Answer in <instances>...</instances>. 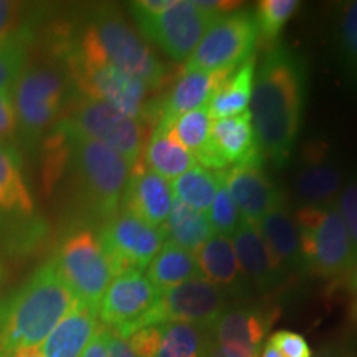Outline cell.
Instances as JSON below:
<instances>
[{"instance_id": "7a4b0ae2", "label": "cell", "mask_w": 357, "mask_h": 357, "mask_svg": "<svg viewBox=\"0 0 357 357\" xmlns=\"http://www.w3.org/2000/svg\"><path fill=\"white\" fill-rule=\"evenodd\" d=\"M48 149L53 155L52 167H70L84 205L96 217L106 222L121 211L131 174V166L121 155L84 136L63 118L53 126Z\"/></svg>"}, {"instance_id": "52a82bcc", "label": "cell", "mask_w": 357, "mask_h": 357, "mask_svg": "<svg viewBox=\"0 0 357 357\" xmlns=\"http://www.w3.org/2000/svg\"><path fill=\"white\" fill-rule=\"evenodd\" d=\"M50 261L78 301L95 310L100 307L114 275L98 234L89 229L70 231Z\"/></svg>"}, {"instance_id": "8992f818", "label": "cell", "mask_w": 357, "mask_h": 357, "mask_svg": "<svg viewBox=\"0 0 357 357\" xmlns=\"http://www.w3.org/2000/svg\"><path fill=\"white\" fill-rule=\"evenodd\" d=\"M66 83L56 70L30 65L13 84L17 131L26 146H35L48 129L60 121L68 101Z\"/></svg>"}, {"instance_id": "d4e9b609", "label": "cell", "mask_w": 357, "mask_h": 357, "mask_svg": "<svg viewBox=\"0 0 357 357\" xmlns=\"http://www.w3.org/2000/svg\"><path fill=\"white\" fill-rule=\"evenodd\" d=\"M257 229L276 261L287 273L293 270H303L300 234L294 215L289 212L287 204L281 202L276 205L273 211L263 217Z\"/></svg>"}, {"instance_id": "7c38bea8", "label": "cell", "mask_w": 357, "mask_h": 357, "mask_svg": "<svg viewBox=\"0 0 357 357\" xmlns=\"http://www.w3.org/2000/svg\"><path fill=\"white\" fill-rule=\"evenodd\" d=\"M141 33L158 45L174 61L189 60L207 29L217 17L200 10L195 0H177L158 15L132 13Z\"/></svg>"}, {"instance_id": "d590c367", "label": "cell", "mask_w": 357, "mask_h": 357, "mask_svg": "<svg viewBox=\"0 0 357 357\" xmlns=\"http://www.w3.org/2000/svg\"><path fill=\"white\" fill-rule=\"evenodd\" d=\"M218 181H220V177H218ZM205 215H207L208 223H211L215 235L231 236L236 231V229L242 225V217H240L238 208H236L234 199H231V195L225 189L222 181L220 185H218L215 197H213V202L208 207Z\"/></svg>"}, {"instance_id": "4fadbf2b", "label": "cell", "mask_w": 357, "mask_h": 357, "mask_svg": "<svg viewBox=\"0 0 357 357\" xmlns=\"http://www.w3.org/2000/svg\"><path fill=\"white\" fill-rule=\"evenodd\" d=\"M98 238L114 276L129 270H146L166 243L159 229L123 211L102 223Z\"/></svg>"}, {"instance_id": "4316f807", "label": "cell", "mask_w": 357, "mask_h": 357, "mask_svg": "<svg viewBox=\"0 0 357 357\" xmlns=\"http://www.w3.org/2000/svg\"><path fill=\"white\" fill-rule=\"evenodd\" d=\"M255 55L245 60L242 65L230 75L207 105L212 119H223L230 116L242 114L247 111L253 95L255 83Z\"/></svg>"}, {"instance_id": "836d02e7", "label": "cell", "mask_w": 357, "mask_h": 357, "mask_svg": "<svg viewBox=\"0 0 357 357\" xmlns=\"http://www.w3.org/2000/svg\"><path fill=\"white\" fill-rule=\"evenodd\" d=\"M30 29L0 43V88H13L20 75L29 66Z\"/></svg>"}, {"instance_id": "8fae6325", "label": "cell", "mask_w": 357, "mask_h": 357, "mask_svg": "<svg viewBox=\"0 0 357 357\" xmlns=\"http://www.w3.org/2000/svg\"><path fill=\"white\" fill-rule=\"evenodd\" d=\"M229 305V294L204 278H192L160 291L159 301L141 328L166 323H185L211 331ZM139 328V329H141Z\"/></svg>"}, {"instance_id": "ac0fdd59", "label": "cell", "mask_w": 357, "mask_h": 357, "mask_svg": "<svg viewBox=\"0 0 357 357\" xmlns=\"http://www.w3.org/2000/svg\"><path fill=\"white\" fill-rule=\"evenodd\" d=\"M172 202L171 182L149 171L139 160L124 187L121 211L160 230L171 213Z\"/></svg>"}, {"instance_id": "ffe728a7", "label": "cell", "mask_w": 357, "mask_h": 357, "mask_svg": "<svg viewBox=\"0 0 357 357\" xmlns=\"http://www.w3.org/2000/svg\"><path fill=\"white\" fill-rule=\"evenodd\" d=\"M235 70L202 71L184 68L174 83L171 93L160 101L159 119L164 118L172 121L194 109L207 108L213 95Z\"/></svg>"}, {"instance_id": "9a60e30c", "label": "cell", "mask_w": 357, "mask_h": 357, "mask_svg": "<svg viewBox=\"0 0 357 357\" xmlns=\"http://www.w3.org/2000/svg\"><path fill=\"white\" fill-rule=\"evenodd\" d=\"M195 160L212 172L225 171L240 164L263 162L250 111L213 119L207 146L195 155Z\"/></svg>"}, {"instance_id": "5bb4252c", "label": "cell", "mask_w": 357, "mask_h": 357, "mask_svg": "<svg viewBox=\"0 0 357 357\" xmlns=\"http://www.w3.org/2000/svg\"><path fill=\"white\" fill-rule=\"evenodd\" d=\"M160 291L142 271L129 270L114 276L98 307L102 326L129 337L141 328L159 301Z\"/></svg>"}, {"instance_id": "f1b7e54d", "label": "cell", "mask_w": 357, "mask_h": 357, "mask_svg": "<svg viewBox=\"0 0 357 357\" xmlns=\"http://www.w3.org/2000/svg\"><path fill=\"white\" fill-rule=\"evenodd\" d=\"M160 231L166 236V242L176 243L192 253L215 235L205 213L194 211L177 199H174L171 213Z\"/></svg>"}, {"instance_id": "5b68a950", "label": "cell", "mask_w": 357, "mask_h": 357, "mask_svg": "<svg viewBox=\"0 0 357 357\" xmlns=\"http://www.w3.org/2000/svg\"><path fill=\"white\" fill-rule=\"evenodd\" d=\"M303 271L336 278L354 270L356 252L337 205H301L294 213Z\"/></svg>"}, {"instance_id": "c3c4849f", "label": "cell", "mask_w": 357, "mask_h": 357, "mask_svg": "<svg viewBox=\"0 0 357 357\" xmlns=\"http://www.w3.org/2000/svg\"><path fill=\"white\" fill-rule=\"evenodd\" d=\"M354 275H352V283H354V288L357 289V261H356V266H354Z\"/></svg>"}, {"instance_id": "30bf717a", "label": "cell", "mask_w": 357, "mask_h": 357, "mask_svg": "<svg viewBox=\"0 0 357 357\" xmlns=\"http://www.w3.org/2000/svg\"><path fill=\"white\" fill-rule=\"evenodd\" d=\"M258 30L253 13L235 12L217 17L184 63L187 70H235L253 56Z\"/></svg>"}, {"instance_id": "44dd1931", "label": "cell", "mask_w": 357, "mask_h": 357, "mask_svg": "<svg viewBox=\"0 0 357 357\" xmlns=\"http://www.w3.org/2000/svg\"><path fill=\"white\" fill-rule=\"evenodd\" d=\"M200 278L215 284L229 296H242L250 281L245 276L230 236L213 235L194 252Z\"/></svg>"}, {"instance_id": "bcb514c9", "label": "cell", "mask_w": 357, "mask_h": 357, "mask_svg": "<svg viewBox=\"0 0 357 357\" xmlns=\"http://www.w3.org/2000/svg\"><path fill=\"white\" fill-rule=\"evenodd\" d=\"M316 357H346L344 354H342L341 351H337V349H334V347H331V349H324V351H321L318 356Z\"/></svg>"}, {"instance_id": "7402d4cb", "label": "cell", "mask_w": 357, "mask_h": 357, "mask_svg": "<svg viewBox=\"0 0 357 357\" xmlns=\"http://www.w3.org/2000/svg\"><path fill=\"white\" fill-rule=\"evenodd\" d=\"M98 310L78 301L38 346L43 357H82L98 328Z\"/></svg>"}, {"instance_id": "681fc988", "label": "cell", "mask_w": 357, "mask_h": 357, "mask_svg": "<svg viewBox=\"0 0 357 357\" xmlns=\"http://www.w3.org/2000/svg\"><path fill=\"white\" fill-rule=\"evenodd\" d=\"M3 278H6V271H3V266H2V263H0V283H2Z\"/></svg>"}, {"instance_id": "74e56055", "label": "cell", "mask_w": 357, "mask_h": 357, "mask_svg": "<svg viewBox=\"0 0 357 357\" xmlns=\"http://www.w3.org/2000/svg\"><path fill=\"white\" fill-rule=\"evenodd\" d=\"M337 208L344 218L347 230H349L352 245L357 258V181H352L341 190L337 200Z\"/></svg>"}, {"instance_id": "603a6c76", "label": "cell", "mask_w": 357, "mask_h": 357, "mask_svg": "<svg viewBox=\"0 0 357 357\" xmlns=\"http://www.w3.org/2000/svg\"><path fill=\"white\" fill-rule=\"evenodd\" d=\"M142 164L166 181H174L197 166V160L174 136L171 121L160 118L146 141L142 151Z\"/></svg>"}, {"instance_id": "3957f363", "label": "cell", "mask_w": 357, "mask_h": 357, "mask_svg": "<svg viewBox=\"0 0 357 357\" xmlns=\"http://www.w3.org/2000/svg\"><path fill=\"white\" fill-rule=\"evenodd\" d=\"M77 298L52 261L0 298V354L38 347L73 307Z\"/></svg>"}, {"instance_id": "cb8c5ba5", "label": "cell", "mask_w": 357, "mask_h": 357, "mask_svg": "<svg viewBox=\"0 0 357 357\" xmlns=\"http://www.w3.org/2000/svg\"><path fill=\"white\" fill-rule=\"evenodd\" d=\"M33 208L20 151L13 142L0 141V217H30Z\"/></svg>"}, {"instance_id": "484cf974", "label": "cell", "mask_w": 357, "mask_h": 357, "mask_svg": "<svg viewBox=\"0 0 357 357\" xmlns=\"http://www.w3.org/2000/svg\"><path fill=\"white\" fill-rule=\"evenodd\" d=\"M342 182L341 167L316 159L296 174L293 189L303 205H334V199L342 190Z\"/></svg>"}, {"instance_id": "ee69618b", "label": "cell", "mask_w": 357, "mask_h": 357, "mask_svg": "<svg viewBox=\"0 0 357 357\" xmlns=\"http://www.w3.org/2000/svg\"><path fill=\"white\" fill-rule=\"evenodd\" d=\"M0 357H43L38 347H26V349H17L12 352L0 354Z\"/></svg>"}, {"instance_id": "7bdbcfd3", "label": "cell", "mask_w": 357, "mask_h": 357, "mask_svg": "<svg viewBox=\"0 0 357 357\" xmlns=\"http://www.w3.org/2000/svg\"><path fill=\"white\" fill-rule=\"evenodd\" d=\"M108 357H137V356L134 354L131 346H129L128 339H124L119 336V334L111 331L109 342H108Z\"/></svg>"}, {"instance_id": "d6a6232c", "label": "cell", "mask_w": 357, "mask_h": 357, "mask_svg": "<svg viewBox=\"0 0 357 357\" xmlns=\"http://www.w3.org/2000/svg\"><path fill=\"white\" fill-rule=\"evenodd\" d=\"M171 121V119H169ZM213 119L208 114L207 108H199L185 113L178 118L172 119L171 128L176 139L190 151L192 155H197L200 151L207 146L208 136H211Z\"/></svg>"}, {"instance_id": "e0dca14e", "label": "cell", "mask_w": 357, "mask_h": 357, "mask_svg": "<svg viewBox=\"0 0 357 357\" xmlns=\"http://www.w3.org/2000/svg\"><path fill=\"white\" fill-rule=\"evenodd\" d=\"M261 166L263 162H248L217 172L234 199L242 222L253 227L283 202V194L268 181Z\"/></svg>"}, {"instance_id": "6da1fadb", "label": "cell", "mask_w": 357, "mask_h": 357, "mask_svg": "<svg viewBox=\"0 0 357 357\" xmlns=\"http://www.w3.org/2000/svg\"><path fill=\"white\" fill-rule=\"evenodd\" d=\"M306 61L291 48H271L255 71L250 101L253 131L263 159L288 162L301 129L306 100Z\"/></svg>"}, {"instance_id": "2e32d148", "label": "cell", "mask_w": 357, "mask_h": 357, "mask_svg": "<svg viewBox=\"0 0 357 357\" xmlns=\"http://www.w3.org/2000/svg\"><path fill=\"white\" fill-rule=\"evenodd\" d=\"M276 311L258 306L227 307L211 329L213 344L225 357H260Z\"/></svg>"}, {"instance_id": "60d3db41", "label": "cell", "mask_w": 357, "mask_h": 357, "mask_svg": "<svg viewBox=\"0 0 357 357\" xmlns=\"http://www.w3.org/2000/svg\"><path fill=\"white\" fill-rule=\"evenodd\" d=\"M29 29L20 22V7L13 2H0V43Z\"/></svg>"}, {"instance_id": "f6af8a7d", "label": "cell", "mask_w": 357, "mask_h": 357, "mask_svg": "<svg viewBox=\"0 0 357 357\" xmlns=\"http://www.w3.org/2000/svg\"><path fill=\"white\" fill-rule=\"evenodd\" d=\"M260 357H284L281 352L276 349V347L271 344L270 341L265 342L261 347V352H260Z\"/></svg>"}, {"instance_id": "277c9868", "label": "cell", "mask_w": 357, "mask_h": 357, "mask_svg": "<svg viewBox=\"0 0 357 357\" xmlns=\"http://www.w3.org/2000/svg\"><path fill=\"white\" fill-rule=\"evenodd\" d=\"M65 58L79 95L108 102L142 124L154 121V102H147L149 88L111 63L88 25L65 47Z\"/></svg>"}, {"instance_id": "f546056e", "label": "cell", "mask_w": 357, "mask_h": 357, "mask_svg": "<svg viewBox=\"0 0 357 357\" xmlns=\"http://www.w3.org/2000/svg\"><path fill=\"white\" fill-rule=\"evenodd\" d=\"M211 331L185 323L162 324V337L154 357H207Z\"/></svg>"}, {"instance_id": "1f68e13d", "label": "cell", "mask_w": 357, "mask_h": 357, "mask_svg": "<svg viewBox=\"0 0 357 357\" xmlns=\"http://www.w3.org/2000/svg\"><path fill=\"white\" fill-rule=\"evenodd\" d=\"M334 42L342 75L357 91V0L346 2L339 10Z\"/></svg>"}, {"instance_id": "e575fe53", "label": "cell", "mask_w": 357, "mask_h": 357, "mask_svg": "<svg viewBox=\"0 0 357 357\" xmlns=\"http://www.w3.org/2000/svg\"><path fill=\"white\" fill-rule=\"evenodd\" d=\"M301 3L298 0H261L257 3L253 13L258 37L263 42H275L280 37L283 26L288 24L291 15L298 10Z\"/></svg>"}, {"instance_id": "9c48e42d", "label": "cell", "mask_w": 357, "mask_h": 357, "mask_svg": "<svg viewBox=\"0 0 357 357\" xmlns=\"http://www.w3.org/2000/svg\"><path fill=\"white\" fill-rule=\"evenodd\" d=\"M65 121L84 136L108 146L131 169L139 162L146 146L144 124L123 114L114 106L75 93L66 101Z\"/></svg>"}, {"instance_id": "b9f144b4", "label": "cell", "mask_w": 357, "mask_h": 357, "mask_svg": "<svg viewBox=\"0 0 357 357\" xmlns=\"http://www.w3.org/2000/svg\"><path fill=\"white\" fill-rule=\"evenodd\" d=\"M111 329L106 326H100L95 336H93L86 349L83 351L82 357H108V342Z\"/></svg>"}, {"instance_id": "d6986e66", "label": "cell", "mask_w": 357, "mask_h": 357, "mask_svg": "<svg viewBox=\"0 0 357 357\" xmlns=\"http://www.w3.org/2000/svg\"><path fill=\"white\" fill-rule=\"evenodd\" d=\"M231 243L245 276L260 291H273L283 284L287 271L276 261L257 227L242 222L231 235Z\"/></svg>"}, {"instance_id": "7dc6e473", "label": "cell", "mask_w": 357, "mask_h": 357, "mask_svg": "<svg viewBox=\"0 0 357 357\" xmlns=\"http://www.w3.org/2000/svg\"><path fill=\"white\" fill-rule=\"evenodd\" d=\"M207 357H225V356L218 351V347L213 344V341H211V346H208V351H207Z\"/></svg>"}, {"instance_id": "83f0119b", "label": "cell", "mask_w": 357, "mask_h": 357, "mask_svg": "<svg viewBox=\"0 0 357 357\" xmlns=\"http://www.w3.org/2000/svg\"><path fill=\"white\" fill-rule=\"evenodd\" d=\"M146 276L159 291L178 287L184 281L199 278V268L194 253L166 242L154 260L146 268Z\"/></svg>"}, {"instance_id": "4dcf8cb0", "label": "cell", "mask_w": 357, "mask_h": 357, "mask_svg": "<svg viewBox=\"0 0 357 357\" xmlns=\"http://www.w3.org/2000/svg\"><path fill=\"white\" fill-rule=\"evenodd\" d=\"M218 185H220V181H218L217 172L208 171L202 166L192 167L190 171L171 181L174 199L181 200L182 204L202 213H207L208 207L212 205Z\"/></svg>"}, {"instance_id": "f35d334b", "label": "cell", "mask_w": 357, "mask_h": 357, "mask_svg": "<svg viewBox=\"0 0 357 357\" xmlns=\"http://www.w3.org/2000/svg\"><path fill=\"white\" fill-rule=\"evenodd\" d=\"M268 341L273 344L284 357H312L311 347L301 334L281 329L276 331Z\"/></svg>"}, {"instance_id": "ba28073f", "label": "cell", "mask_w": 357, "mask_h": 357, "mask_svg": "<svg viewBox=\"0 0 357 357\" xmlns=\"http://www.w3.org/2000/svg\"><path fill=\"white\" fill-rule=\"evenodd\" d=\"M88 29L95 35L105 56L124 73L137 78L149 89H159L167 83L166 65L114 10H98L89 20Z\"/></svg>"}, {"instance_id": "ab89813d", "label": "cell", "mask_w": 357, "mask_h": 357, "mask_svg": "<svg viewBox=\"0 0 357 357\" xmlns=\"http://www.w3.org/2000/svg\"><path fill=\"white\" fill-rule=\"evenodd\" d=\"M17 132V111L12 88H0V141L12 142Z\"/></svg>"}, {"instance_id": "8d00e7d4", "label": "cell", "mask_w": 357, "mask_h": 357, "mask_svg": "<svg viewBox=\"0 0 357 357\" xmlns=\"http://www.w3.org/2000/svg\"><path fill=\"white\" fill-rule=\"evenodd\" d=\"M160 337H162V324H154L137 329L126 339L137 357H154L159 349Z\"/></svg>"}]
</instances>
